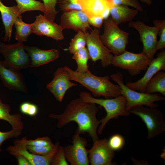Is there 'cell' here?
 Returning a JSON list of instances; mask_svg holds the SVG:
<instances>
[{"label":"cell","instance_id":"13","mask_svg":"<svg viewBox=\"0 0 165 165\" xmlns=\"http://www.w3.org/2000/svg\"><path fill=\"white\" fill-rule=\"evenodd\" d=\"M53 76V79L47 84L46 87L56 100L61 102L68 90L78 85L70 81L69 73L64 67L58 68Z\"/></svg>","mask_w":165,"mask_h":165},{"label":"cell","instance_id":"35","mask_svg":"<svg viewBox=\"0 0 165 165\" xmlns=\"http://www.w3.org/2000/svg\"><path fill=\"white\" fill-rule=\"evenodd\" d=\"M50 165H68L65 156L64 147L59 145L57 151L52 159Z\"/></svg>","mask_w":165,"mask_h":165},{"label":"cell","instance_id":"38","mask_svg":"<svg viewBox=\"0 0 165 165\" xmlns=\"http://www.w3.org/2000/svg\"><path fill=\"white\" fill-rule=\"evenodd\" d=\"M21 134V131H18L12 129L6 132L0 131V152L2 151L1 146L6 140L13 138H16L20 136Z\"/></svg>","mask_w":165,"mask_h":165},{"label":"cell","instance_id":"3","mask_svg":"<svg viewBox=\"0 0 165 165\" xmlns=\"http://www.w3.org/2000/svg\"><path fill=\"white\" fill-rule=\"evenodd\" d=\"M79 96L84 101L98 105L105 110L106 115L100 120L98 128L99 134L102 133L106 125L111 119H117L120 116H127L130 114L126 109V100L123 95L110 98H98L93 97L90 93L82 92Z\"/></svg>","mask_w":165,"mask_h":165},{"label":"cell","instance_id":"19","mask_svg":"<svg viewBox=\"0 0 165 165\" xmlns=\"http://www.w3.org/2000/svg\"><path fill=\"white\" fill-rule=\"evenodd\" d=\"M25 50L31 60L29 68L38 67L54 61L60 54L56 49L45 50L35 46H25Z\"/></svg>","mask_w":165,"mask_h":165},{"label":"cell","instance_id":"14","mask_svg":"<svg viewBox=\"0 0 165 165\" xmlns=\"http://www.w3.org/2000/svg\"><path fill=\"white\" fill-rule=\"evenodd\" d=\"M143 76L134 82H128L126 85L130 88L138 91L145 92L148 81L158 72L165 70V50L159 53L156 58L151 60Z\"/></svg>","mask_w":165,"mask_h":165},{"label":"cell","instance_id":"17","mask_svg":"<svg viewBox=\"0 0 165 165\" xmlns=\"http://www.w3.org/2000/svg\"><path fill=\"white\" fill-rule=\"evenodd\" d=\"M18 70L0 61V78L4 85L8 89L25 92L27 88L22 75Z\"/></svg>","mask_w":165,"mask_h":165},{"label":"cell","instance_id":"6","mask_svg":"<svg viewBox=\"0 0 165 165\" xmlns=\"http://www.w3.org/2000/svg\"><path fill=\"white\" fill-rule=\"evenodd\" d=\"M130 114L139 116L145 124L148 139L154 138L165 131V122L162 112L156 108L137 106L131 108Z\"/></svg>","mask_w":165,"mask_h":165},{"label":"cell","instance_id":"8","mask_svg":"<svg viewBox=\"0 0 165 165\" xmlns=\"http://www.w3.org/2000/svg\"><path fill=\"white\" fill-rule=\"evenodd\" d=\"M84 33L90 59L94 62L101 61V65L103 67L111 65L114 55L101 41L100 29L94 28L90 32L86 31Z\"/></svg>","mask_w":165,"mask_h":165},{"label":"cell","instance_id":"41","mask_svg":"<svg viewBox=\"0 0 165 165\" xmlns=\"http://www.w3.org/2000/svg\"><path fill=\"white\" fill-rule=\"evenodd\" d=\"M140 1L148 6L151 5L152 4V0H140Z\"/></svg>","mask_w":165,"mask_h":165},{"label":"cell","instance_id":"16","mask_svg":"<svg viewBox=\"0 0 165 165\" xmlns=\"http://www.w3.org/2000/svg\"><path fill=\"white\" fill-rule=\"evenodd\" d=\"M60 145L59 142L55 143V147L52 152L45 156L33 154L27 149L26 146L16 142L13 146L10 145L6 148V151L11 155L15 156L21 155L25 157L31 165H49Z\"/></svg>","mask_w":165,"mask_h":165},{"label":"cell","instance_id":"22","mask_svg":"<svg viewBox=\"0 0 165 165\" xmlns=\"http://www.w3.org/2000/svg\"><path fill=\"white\" fill-rule=\"evenodd\" d=\"M138 11L131 9L128 6L114 5L110 9V15L112 21L117 25L131 21L138 14Z\"/></svg>","mask_w":165,"mask_h":165},{"label":"cell","instance_id":"1","mask_svg":"<svg viewBox=\"0 0 165 165\" xmlns=\"http://www.w3.org/2000/svg\"><path fill=\"white\" fill-rule=\"evenodd\" d=\"M96 105L79 97L71 100L62 114H51L49 116L57 121V127L59 128L72 122H75L78 126L75 133H88L94 141L99 139L97 130L100 124L96 116L99 111Z\"/></svg>","mask_w":165,"mask_h":165},{"label":"cell","instance_id":"11","mask_svg":"<svg viewBox=\"0 0 165 165\" xmlns=\"http://www.w3.org/2000/svg\"><path fill=\"white\" fill-rule=\"evenodd\" d=\"M86 139L75 133L72 138V144L64 147L67 161L71 165H88V150Z\"/></svg>","mask_w":165,"mask_h":165},{"label":"cell","instance_id":"21","mask_svg":"<svg viewBox=\"0 0 165 165\" xmlns=\"http://www.w3.org/2000/svg\"><path fill=\"white\" fill-rule=\"evenodd\" d=\"M0 12L5 29V35L4 40L9 42L15 20L21 15L17 5L7 6L4 5L1 0H0Z\"/></svg>","mask_w":165,"mask_h":165},{"label":"cell","instance_id":"9","mask_svg":"<svg viewBox=\"0 0 165 165\" xmlns=\"http://www.w3.org/2000/svg\"><path fill=\"white\" fill-rule=\"evenodd\" d=\"M0 53L3 56L5 62L13 68L19 70L29 68L30 58L23 43L17 42L12 44L4 43Z\"/></svg>","mask_w":165,"mask_h":165},{"label":"cell","instance_id":"28","mask_svg":"<svg viewBox=\"0 0 165 165\" xmlns=\"http://www.w3.org/2000/svg\"><path fill=\"white\" fill-rule=\"evenodd\" d=\"M86 45V38L85 33L78 31L70 42L68 50L70 53L73 54L85 47Z\"/></svg>","mask_w":165,"mask_h":165},{"label":"cell","instance_id":"42","mask_svg":"<svg viewBox=\"0 0 165 165\" xmlns=\"http://www.w3.org/2000/svg\"><path fill=\"white\" fill-rule=\"evenodd\" d=\"M4 44V43L1 42H0V52H1V49L2 47V46Z\"/></svg>","mask_w":165,"mask_h":165},{"label":"cell","instance_id":"23","mask_svg":"<svg viewBox=\"0 0 165 165\" xmlns=\"http://www.w3.org/2000/svg\"><path fill=\"white\" fill-rule=\"evenodd\" d=\"M10 106L2 102L0 98V120H5L9 123L12 129L22 131L24 128V124L22 119V116L18 114H10Z\"/></svg>","mask_w":165,"mask_h":165},{"label":"cell","instance_id":"34","mask_svg":"<svg viewBox=\"0 0 165 165\" xmlns=\"http://www.w3.org/2000/svg\"><path fill=\"white\" fill-rule=\"evenodd\" d=\"M59 7L63 12L73 10H82L77 0H58Z\"/></svg>","mask_w":165,"mask_h":165},{"label":"cell","instance_id":"24","mask_svg":"<svg viewBox=\"0 0 165 165\" xmlns=\"http://www.w3.org/2000/svg\"><path fill=\"white\" fill-rule=\"evenodd\" d=\"M145 92L151 94L159 93L165 96V73L159 71L148 81Z\"/></svg>","mask_w":165,"mask_h":165},{"label":"cell","instance_id":"39","mask_svg":"<svg viewBox=\"0 0 165 165\" xmlns=\"http://www.w3.org/2000/svg\"><path fill=\"white\" fill-rule=\"evenodd\" d=\"M104 20L101 16H96L90 18H88V22L90 25L94 28L100 29L103 24Z\"/></svg>","mask_w":165,"mask_h":165},{"label":"cell","instance_id":"20","mask_svg":"<svg viewBox=\"0 0 165 165\" xmlns=\"http://www.w3.org/2000/svg\"><path fill=\"white\" fill-rule=\"evenodd\" d=\"M81 10L89 18L101 16L114 6L113 0H77Z\"/></svg>","mask_w":165,"mask_h":165},{"label":"cell","instance_id":"30","mask_svg":"<svg viewBox=\"0 0 165 165\" xmlns=\"http://www.w3.org/2000/svg\"><path fill=\"white\" fill-rule=\"evenodd\" d=\"M153 23L155 26L157 27L159 30L158 33L160 39L158 41L156 46L157 51L162 50L165 48V20H155Z\"/></svg>","mask_w":165,"mask_h":165},{"label":"cell","instance_id":"18","mask_svg":"<svg viewBox=\"0 0 165 165\" xmlns=\"http://www.w3.org/2000/svg\"><path fill=\"white\" fill-rule=\"evenodd\" d=\"M62 28L73 29L85 33L91 29L88 18L82 10H73L63 12L61 17L60 24Z\"/></svg>","mask_w":165,"mask_h":165},{"label":"cell","instance_id":"2","mask_svg":"<svg viewBox=\"0 0 165 165\" xmlns=\"http://www.w3.org/2000/svg\"><path fill=\"white\" fill-rule=\"evenodd\" d=\"M64 67L69 73L70 80L79 83L90 91L94 97H103L105 98H110L121 95L119 86L112 83L108 76H97L90 71L80 73L67 66Z\"/></svg>","mask_w":165,"mask_h":165},{"label":"cell","instance_id":"37","mask_svg":"<svg viewBox=\"0 0 165 165\" xmlns=\"http://www.w3.org/2000/svg\"><path fill=\"white\" fill-rule=\"evenodd\" d=\"M114 5L130 6L138 11H143V9L138 0H113Z\"/></svg>","mask_w":165,"mask_h":165},{"label":"cell","instance_id":"15","mask_svg":"<svg viewBox=\"0 0 165 165\" xmlns=\"http://www.w3.org/2000/svg\"><path fill=\"white\" fill-rule=\"evenodd\" d=\"M32 24L33 33L37 35L46 36L57 41L64 38L63 29L61 26L49 20L44 15L37 16L35 21Z\"/></svg>","mask_w":165,"mask_h":165},{"label":"cell","instance_id":"25","mask_svg":"<svg viewBox=\"0 0 165 165\" xmlns=\"http://www.w3.org/2000/svg\"><path fill=\"white\" fill-rule=\"evenodd\" d=\"M16 28L15 38L18 42L26 41L30 35L33 33L32 24L24 22L21 15L17 17L14 23Z\"/></svg>","mask_w":165,"mask_h":165},{"label":"cell","instance_id":"40","mask_svg":"<svg viewBox=\"0 0 165 165\" xmlns=\"http://www.w3.org/2000/svg\"><path fill=\"white\" fill-rule=\"evenodd\" d=\"M19 165H31L30 162L25 157L21 155L15 156Z\"/></svg>","mask_w":165,"mask_h":165},{"label":"cell","instance_id":"31","mask_svg":"<svg viewBox=\"0 0 165 165\" xmlns=\"http://www.w3.org/2000/svg\"><path fill=\"white\" fill-rule=\"evenodd\" d=\"M45 7L44 16L49 20L54 21L58 13L56 6L58 0H42Z\"/></svg>","mask_w":165,"mask_h":165},{"label":"cell","instance_id":"5","mask_svg":"<svg viewBox=\"0 0 165 165\" xmlns=\"http://www.w3.org/2000/svg\"><path fill=\"white\" fill-rule=\"evenodd\" d=\"M103 24L104 32L100 35L101 41L114 55L122 54L126 50L129 33L121 30L111 17L104 20Z\"/></svg>","mask_w":165,"mask_h":165},{"label":"cell","instance_id":"29","mask_svg":"<svg viewBox=\"0 0 165 165\" xmlns=\"http://www.w3.org/2000/svg\"><path fill=\"white\" fill-rule=\"evenodd\" d=\"M25 146L33 145L46 146L53 144L50 139L47 137L38 138L34 140H28L25 137L15 141Z\"/></svg>","mask_w":165,"mask_h":165},{"label":"cell","instance_id":"7","mask_svg":"<svg viewBox=\"0 0 165 165\" xmlns=\"http://www.w3.org/2000/svg\"><path fill=\"white\" fill-rule=\"evenodd\" d=\"M151 60L142 52L135 53L126 50L119 55H114L111 64L127 70L130 75L134 76L146 70Z\"/></svg>","mask_w":165,"mask_h":165},{"label":"cell","instance_id":"26","mask_svg":"<svg viewBox=\"0 0 165 165\" xmlns=\"http://www.w3.org/2000/svg\"><path fill=\"white\" fill-rule=\"evenodd\" d=\"M72 58L75 60L77 67L76 71L85 73L89 71L88 61L90 57L88 50L86 47L73 54Z\"/></svg>","mask_w":165,"mask_h":165},{"label":"cell","instance_id":"27","mask_svg":"<svg viewBox=\"0 0 165 165\" xmlns=\"http://www.w3.org/2000/svg\"><path fill=\"white\" fill-rule=\"evenodd\" d=\"M17 3L20 14L27 11L37 10L44 13L45 7L43 3L36 0H15Z\"/></svg>","mask_w":165,"mask_h":165},{"label":"cell","instance_id":"10","mask_svg":"<svg viewBox=\"0 0 165 165\" xmlns=\"http://www.w3.org/2000/svg\"><path fill=\"white\" fill-rule=\"evenodd\" d=\"M128 26L138 31L143 45L142 53L150 60H152L157 51L158 28L149 26L140 21H131Z\"/></svg>","mask_w":165,"mask_h":165},{"label":"cell","instance_id":"32","mask_svg":"<svg viewBox=\"0 0 165 165\" xmlns=\"http://www.w3.org/2000/svg\"><path fill=\"white\" fill-rule=\"evenodd\" d=\"M108 145L114 151L122 149L125 145L124 138L121 135L115 134L112 135L108 140Z\"/></svg>","mask_w":165,"mask_h":165},{"label":"cell","instance_id":"4","mask_svg":"<svg viewBox=\"0 0 165 165\" xmlns=\"http://www.w3.org/2000/svg\"><path fill=\"white\" fill-rule=\"evenodd\" d=\"M110 78L119 86L121 94L126 99V109L128 111L132 108L137 106L156 108L158 105L155 102L165 99L164 97L160 94L141 92L130 88L124 84L123 77L120 72L112 74Z\"/></svg>","mask_w":165,"mask_h":165},{"label":"cell","instance_id":"36","mask_svg":"<svg viewBox=\"0 0 165 165\" xmlns=\"http://www.w3.org/2000/svg\"><path fill=\"white\" fill-rule=\"evenodd\" d=\"M20 109L22 113L30 116H35L38 112L37 105L28 102L22 103L20 106Z\"/></svg>","mask_w":165,"mask_h":165},{"label":"cell","instance_id":"12","mask_svg":"<svg viewBox=\"0 0 165 165\" xmlns=\"http://www.w3.org/2000/svg\"><path fill=\"white\" fill-rule=\"evenodd\" d=\"M114 151L109 147L108 140L99 139L93 141L91 148L88 150V157L91 165H113Z\"/></svg>","mask_w":165,"mask_h":165},{"label":"cell","instance_id":"33","mask_svg":"<svg viewBox=\"0 0 165 165\" xmlns=\"http://www.w3.org/2000/svg\"><path fill=\"white\" fill-rule=\"evenodd\" d=\"M55 146V143L46 146L28 145L26 146L28 150L31 153L38 155L45 156L50 154Z\"/></svg>","mask_w":165,"mask_h":165}]
</instances>
